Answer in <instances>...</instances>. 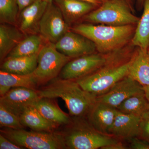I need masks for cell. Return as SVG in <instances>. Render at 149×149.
<instances>
[{
    "label": "cell",
    "instance_id": "1f68e13d",
    "mask_svg": "<svg viewBox=\"0 0 149 149\" xmlns=\"http://www.w3.org/2000/svg\"><path fill=\"white\" fill-rule=\"evenodd\" d=\"M36 0H17L19 13L23 9L34 3Z\"/></svg>",
    "mask_w": 149,
    "mask_h": 149
},
{
    "label": "cell",
    "instance_id": "8fae6325",
    "mask_svg": "<svg viewBox=\"0 0 149 149\" xmlns=\"http://www.w3.org/2000/svg\"><path fill=\"white\" fill-rule=\"evenodd\" d=\"M143 87L128 75L115 84L103 95L97 96V101L116 109L130 96L144 92Z\"/></svg>",
    "mask_w": 149,
    "mask_h": 149
},
{
    "label": "cell",
    "instance_id": "44dd1931",
    "mask_svg": "<svg viewBox=\"0 0 149 149\" xmlns=\"http://www.w3.org/2000/svg\"><path fill=\"white\" fill-rule=\"evenodd\" d=\"M38 54L25 56L7 58L1 63V70L14 74H30L37 68Z\"/></svg>",
    "mask_w": 149,
    "mask_h": 149
},
{
    "label": "cell",
    "instance_id": "52a82bcc",
    "mask_svg": "<svg viewBox=\"0 0 149 149\" xmlns=\"http://www.w3.org/2000/svg\"><path fill=\"white\" fill-rule=\"evenodd\" d=\"M72 59L58 51L55 44L47 42L38 54L37 65L34 71L39 86L57 78Z\"/></svg>",
    "mask_w": 149,
    "mask_h": 149
},
{
    "label": "cell",
    "instance_id": "277c9868",
    "mask_svg": "<svg viewBox=\"0 0 149 149\" xmlns=\"http://www.w3.org/2000/svg\"><path fill=\"white\" fill-rule=\"evenodd\" d=\"M110 55L103 66L86 75L75 80L85 91L97 96L106 93L118 81L128 75L131 58L121 61L120 58Z\"/></svg>",
    "mask_w": 149,
    "mask_h": 149
},
{
    "label": "cell",
    "instance_id": "7c38bea8",
    "mask_svg": "<svg viewBox=\"0 0 149 149\" xmlns=\"http://www.w3.org/2000/svg\"><path fill=\"white\" fill-rule=\"evenodd\" d=\"M40 98L37 90L24 87L11 88L0 98V104L18 116Z\"/></svg>",
    "mask_w": 149,
    "mask_h": 149
},
{
    "label": "cell",
    "instance_id": "4fadbf2b",
    "mask_svg": "<svg viewBox=\"0 0 149 149\" xmlns=\"http://www.w3.org/2000/svg\"><path fill=\"white\" fill-rule=\"evenodd\" d=\"M48 3L44 0H36L19 13L18 27L25 35L39 34L40 21Z\"/></svg>",
    "mask_w": 149,
    "mask_h": 149
},
{
    "label": "cell",
    "instance_id": "e575fe53",
    "mask_svg": "<svg viewBox=\"0 0 149 149\" xmlns=\"http://www.w3.org/2000/svg\"><path fill=\"white\" fill-rule=\"evenodd\" d=\"M145 0H137V4L140 8H143Z\"/></svg>",
    "mask_w": 149,
    "mask_h": 149
},
{
    "label": "cell",
    "instance_id": "cb8c5ba5",
    "mask_svg": "<svg viewBox=\"0 0 149 149\" xmlns=\"http://www.w3.org/2000/svg\"><path fill=\"white\" fill-rule=\"evenodd\" d=\"M143 11L138 24L131 42L133 45L149 50V0H145Z\"/></svg>",
    "mask_w": 149,
    "mask_h": 149
},
{
    "label": "cell",
    "instance_id": "9a60e30c",
    "mask_svg": "<svg viewBox=\"0 0 149 149\" xmlns=\"http://www.w3.org/2000/svg\"><path fill=\"white\" fill-rule=\"evenodd\" d=\"M116 111V109L96 100L85 117L96 130L109 134V130L114 121Z\"/></svg>",
    "mask_w": 149,
    "mask_h": 149
},
{
    "label": "cell",
    "instance_id": "836d02e7",
    "mask_svg": "<svg viewBox=\"0 0 149 149\" xmlns=\"http://www.w3.org/2000/svg\"><path fill=\"white\" fill-rule=\"evenodd\" d=\"M143 88L145 95H146L147 100H148V102L149 106V86L143 87Z\"/></svg>",
    "mask_w": 149,
    "mask_h": 149
},
{
    "label": "cell",
    "instance_id": "d6a6232c",
    "mask_svg": "<svg viewBox=\"0 0 149 149\" xmlns=\"http://www.w3.org/2000/svg\"><path fill=\"white\" fill-rule=\"evenodd\" d=\"M80 1L91 3L97 6L98 7L101 5L104 0H80Z\"/></svg>",
    "mask_w": 149,
    "mask_h": 149
},
{
    "label": "cell",
    "instance_id": "83f0119b",
    "mask_svg": "<svg viewBox=\"0 0 149 149\" xmlns=\"http://www.w3.org/2000/svg\"><path fill=\"white\" fill-rule=\"evenodd\" d=\"M139 137L149 142V111L141 116Z\"/></svg>",
    "mask_w": 149,
    "mask_h": 149
},
{
    "label": "cell",
    "instance_id": "d590c367",
    "mask_svg": "<svg viewBox=\"0 0 149 149\" xmlns=\"http://www.w3.org/2000/svg\"><path fill=\"white\" fill-rule=\"evenodd\" d=\"M44 1L47 2L48 3H50L51 2L53 1H54V0H44Z\"/></svg>",
    "mask_w": 149,
    "mask_h": 149
},
{
    "label": "cell",
    "instance_id": "ac0fdd59",
    "mask_svg": "<svg viewBox=\"0 0 149 149\" xmlns=\"http://www.w3.org/2000/svg\"><path fill=\"white\" fill-rule=\"evenodd\" d=\"M18 27L0 24V61L1 63L10 53L27 36Z\"/></svg>",
    "mask_w": 149,
    "mask_h": 149
},
{
    "label": "cell",
    "instance_id": "e0dca14e",
    "mask_svg": "<svg viewBox=\"0 0 149 149\" xmlns=\"http://www.w3.org/2000/svg\"><path fill=\"white\" fill-rule=\"evenodd\" d=\"M128 75L143 87L149 86V50L138 47L131 58Z\"/></svg>",
    "mask_w": 149,
    "mask_h": 149
},
{
    "label": "cell",
    "instance_id": "8d00e7d4",
    "mask_svg": "<svg viewBox=\"0 0 149 149\" xmlns=\"http://www.w3.org/2000/svg\"><path fill=\"white\" fill-rule=\"evenodd\" d=\"M126 1H128L129 2H130V0H126Z\"/></svg>",
    "mask_w": 149,
    "mask_h": 149
},
{
    "label": "cell",
    "instance_id": "4dcf8cb0",
    "mask_svg": "<svg viewBox=\"0 0 149 149\" xmlns=\"http://www.w3.org/2000/svg\"><path fill=\"white\" fill-rule=\"evenodd\" d=\"M128 149L127 147L121 141L116 142L110 144L109 145L102 148V149Z\"/></svg>",
    "mask_w": 149,
    "mask_h": 149
},
{
    "label": "cell",
    "instance_id": "7402d4cb",
    "mask_svg": "<svg viewBox=\"0 0 149 149\" xmlns=\"http://www.w3.org/2000/svg\"><path fill=\"white\" fill-rule=\"evenodd\" d=\"M20 121L24 127L32 130L41 132H54L59 126L43 117L33 106L25 110L19 116Z\"/></svg>",
    "mask_w": 149,
    "mask_h": 149
},
{
    "label": "cell",
    "instance_id": "3957f363",
    "mask_svg": "<svg viewBox=\"0 0 149 149\" xmlns=\"http://www.w3.org/2000/svg\"><path fill=\"white\" fill-rule=\"evenodd\" d=\"M85 117L71 118L69 124L60 131L66 149H97L120 141L109 134L99 132L90 125Z\"/></svg>",
    "mask_w": 149,
    "mask_h": 149
},
{
    "label": "cell",
    "instance_id": "5bb4252c",
    "mask_svg": "<svg viewBox=\"0 0 149 149\" xmlns=\"http://www.w3.org/2000/svg\"><path fill=\"white\" fill-rule=\"evenodd\" d=\"M141 116L123 113L117 109L108 134L119 139L130 140L140 135Z\"/></svg>",
    "mask_w": 149,
    "mask_h": 149
},
{
    "label": "cell",
    "instance_id": "7a4b0ae2",
    "mask_svg": "<svg viewBox=\"0 0 149 149\" xmlns=\"http://www.w3.org/2000/svg\"><path fill=\"white\" fill-rule=\"evenodd\" d=\"M135 25L112 26L102 24L81 23L70 27V30L90 39L97 50L104 54L119 52L132 40Z\"/></svg>",
    "mask_w": 149,
    "mask_h": 149
},
{
    "label": "cell",
    "instance_id": "d4e9b609",
    "mask_svg": "<svg viewBox=\"0 0 149 149\" xmlns=\"http://www.w3.org/2000/svg\"><path fill=\"white\" fill-rule=\"evenodd\" d=\"M116 109L123 113L141 116L149 111L148 102L144 91L130 96L123 102Z\"/></svg>",
    "mask_w": 149,
    "mask_h": 149
},
{
    "label": "cell",
    "instance_id": "2e32d148",
    "mask_svg": "<svg viewBox=\"0 0 149 149\" xmlns=\"http://www.w3.org/2000/svg\"><path fill=\"white\" fill-rule=\"evenodd\" d=\"M55 3L61 11L68 24H71L83 18L98 7L97 6L80 0H54Z\"/></svg>",
    "mask_w": 149,
    "mask_h": 149
},
{
    "label": "cell",
    "instance_id": "ffe728a7",
    "mask_svg": "<svg viewBox=\"0 0 149 149\" xmlns=\"http://www.w3.org/2000/svg\"><path fill=\"white\" fill-rule=\"evenodd\" d=\"M32 106L47 120L59 126L69 124L71 118L64 112L52 99L40 98Z\"/></svg>",
    "mask_w": 149,
    "mask_h": 149
},
{
    "label": "cell",
    "instance_id": "8992f818",
    "mask_svg": "<svg viewBox=\"0 0 149 149\" xmlns=\"http://www.w3.org/2000/svg\"><path fill=\"white\" fill-rule=\"evenodd\" d=\"M1 134L22 148L29 149H66L60 131L41 132L3 128Z\"/></svg>",
    "mask_w": 149,
    "mask_h": 149
},
{
    "label": "cell",
    "instance_id": "d6986e66",
    "mask_svg": "<svg viewBox=\"0 0 149 149\" xmlns=\"http://www.w3.org/2000/svg\"><path fill=\"white\" fill-rule=\"evenodd\" d=\"M38 87L34 72L29 74H19L0 70L1 97L12 88L24 87L37 90Z\"/></svg>",
    "mask_w": 149,
    "mask_h": 149
},
{
    "label": "cell",
    "instance_id": "484cf974",
    "mask_svg": "<svg viewBox=\"0 0 149 149\" xmlns=\"http://www.w3.org/2000/svg\"><path fill=\"white\" fill-rule=\"evenodd\" d=\"M19 8L17 0H0L1 24L18 27Z\"/></svg>",
    "mask_w": 149,
    "mask_h": 149
},
{
    "label": "cell",
    "instance_id": "603a6c76",
    "mask_svg": "<svg viewBox=\"0 0 149 149\" xmlns=\"http://www.w3.org/2000/svg\"><path fill=\"white\" fill-rule=\"evenodd\" d=\"M47 42L48 41L40 34L27 35L10 53L7 58L25 56L38 54Z\"/></svg>",
    "mask_w": 149,
    "mask_h": 149
},
{
    "label": "cell",
    "instance_id": "5b68a950",
    "mask_svg": "<svg viewBox=\"0 0 149 149\" xmlns=\"http://www.w3.org/2000/svg\"><path fill=\"white\" fill-rule=\"evenodd\" d=\"M139 19L133 14L131 3L126 0H104L83 18L87 23L112 26L137 24Z\"/></svg>",
    "mask_w": 149,
    "mask_h": 149
},
{
    "label": "cell",
    "instance_id": "30bf717a",
    "mask_svg": "<svg viewBox=\"0 0 149 149\" xmlns=\"http://www.w3.org/2000/svg\"><path fill=\"white\" fill-rule=\"evenodd\" d=\"M55 45L60 52L72 58L94 53L97 50L95 45L90 39L71 30Z\"/></svg>",
    "mask_w": 149,
    "mask_h": 149
},
{
    "label": "cell",
    "instance_id": "f1b7e54d",
    "mask_svg": "<svg viewBox=\"0 0 149 149\" xmlns=\"http://www.w3.org/2000/svg\"><path fill=\"white\" fill-rule=\"evenodd\" d=\"M130 148L132 149H149V142L143 139L134 137L129 140Z\"/></svg>",
    "mask_w": 149,
    "mask_h": 149
},
{
    "label": "cell",
    "instance_id": "6da1fadb",
    "mask_svg": "<svg viewBox=\"0 0 149 149\" xmlns=\"http://www.w3.org/2000/svg\"><path fill=\"white\" fill-rule=\"evenodd\" d=\"M37 92L40 98L62 99L65 102L70 115L75 117H86L97 97L85 91L76 80L60 77L37 89Z\"/></svg>",
    "mask_w": 149,
    "mask_h": 149
},
{
    "label": "cell",
    "instance_id": "ba28073f",
    "mask_svg": "<svg viewBox=\"0 0 149 149\" xmlns=\"http://www.w3.org/2000/svg\"><path fill=\"white\" fill-rule=\"evenodd\" d=\"M110 54L98 53L86 55L72 58L63 67L60 78L77 80L91 74L107 63Z\"/></svg>",
    "mask_w": 149,
    "mask_h": 149
},
{
    "label": "cell",
    "instance_id": "f546056e",
    "mask_svg": "<svg viewBox=\"0 0 149 149\" xmlns=\"http://www.w3.org/2000/svg\"><path fill=\"white\" fill-rule=\"evenodd\" d=\"M21 149L24 148L14 143L1 134H0V149Z\"/></svg>",
    "mask_w": 149,
    "mask_h": 149
},
{
    "label": "cell",
    "instance_id": "4316f807",
    "mask_svg": "<svg viewBox=\"0 0 149 149\" xmlns=\"http://www.w3.org/2000/svg\"><path fill=\"white\" fill-rule=\"evenodd\" d=\"M0 127L20 130L25 127L20 121V118L2 105L0 104Z\"/></svg>",
    "mask_w": 149,
    "mask_h": 149
},
{
    "label": "cell",
    "instance_id": "9c48e42d",
    "mask_svg": "<svg viewBox=\"0 0 149 149\" xmlns=\"http://www.w3.org/2000/svg\"><path fill=\"white\" fill-rule=\"evenodd\" d=\"M70 30L58 7L53 1L48 3L40 21L39 34L48 42L55 44Z\"/></svg>",
    "mask_w": 149,
    "mask_h": 149
}]
</instances>
